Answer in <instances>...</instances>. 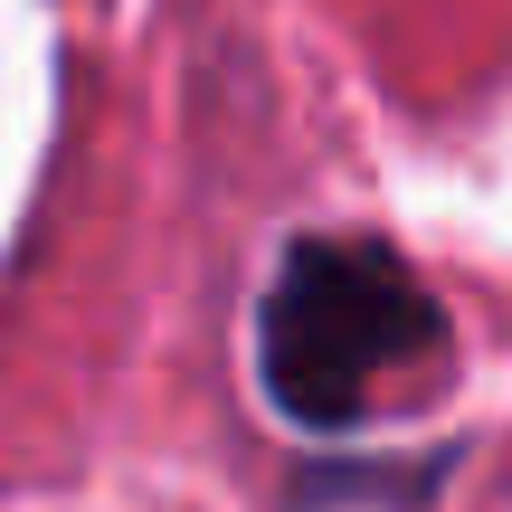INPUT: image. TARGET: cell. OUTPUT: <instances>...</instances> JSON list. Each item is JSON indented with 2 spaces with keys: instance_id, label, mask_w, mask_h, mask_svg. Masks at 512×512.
Instances as JSON below:
<instances>
[{
  "instance_id": "6da1fadb",
  "label": "cell",
  "mask_w": 512,
  "mask_h": 512,
  "mask_svg": "<svg viewBox=\"0 0 512 512\" xmlns=\"http://www.w3.org/2000/svg\"><path fill=\"white\" fill-rule=\"evenodd\" d=\"M456 370L437 285L380 238H294L256 304V380L313 437L389 427Z\"/></svg>"
}]
</instances>
